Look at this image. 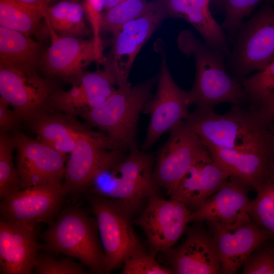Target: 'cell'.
<instances>
[{
  "label": "cell",
  "mask_w": 274,
  "mask_h": 274,
  "mask_svg": "<svg viewBox=\"0 0 274 274\" xmlns=\"http://www.w3.org/2000/svg\"><path fill=\"white\" fill-rule=\"evenodd\" d=\"M241 83L250 101L256 107L274 90V61L263 71L243 80Z\"/></svg>",
  "instance_id": "32"
},
{
  "label": "cell",
  "mask_w": 274,
  "mask_h": 274,
  "mask_svg": "<svg viewBox=\"0 0 274 274\" xmlns=\"http://www.w3.org/2000/svg\"><path fill=\"white\" fill-rule=\"evenodd\" d=\"M160 148L153 170L155 180L167 193L173 190L188 170L204 146L200 137L184 121L170 131Z\"/></svg>",
  "instance_id": "16"
},
{
  "label": "cell",
  "mask_w": 274,
  "mask_h": 274,
  "mask_svg": "<svg viewBox=\"0 0 274 274\" xmlns=\"http://www.w3.org/2000/svg\"><path fill=\"white\" fill-rule=\"evenodd\" d=\"M15 149L12 136L6 132L0 134V198L21 190L19 178L15 168L12 153Z\"/></svg>",
  "instance_id": "30"
},
{
  "label": "cell",
  "mask_w": 274,
  "mask_h": 274,
  "mask_svg": "<svg viewBox=\"0 0 274 274\" xmlns=\"http://www.w3.org/2000/svg\"><path fill=\"white\" fill-rule=\"evenodd\" d=\"M65 196L62 184H44L22 189L2 199L1 220L32 227L50 222Z\"/></svg>",
  "instance_id": "13"
},
{
  "label": "cell",
  "mask_w": 274,
  "mask_h": 274,
  "mask_svg": "<svg viewBox=\"0 0 274 274\" xmlns=\"http://www.w3.org/2000/svg\"><path fill=\"white\" fill-rule=\"evenodd\" d=\"M126 0H104V10L107 11Z\"/></svg>",
  "instance_id": "41"
},
{
  "label": "cell",
  "mask_w": 274,
  "mask_h": 274,
  "mask_svg": "<svg viewBox=\"0 0 274 274\" xmlns=\"http://www.w3.org/2000/svg\"><path fill=\"white\" fill-rule=\"evenodd\" d=\"M10 106L7 101L0 97L1 132L14 129L20 122L14 109H10Z\"/></svg>",
  "instance_id": "38"
},
{
  "label": "cell",
  "mask_w": 274,
  "mask_h": 274,
  "mask_svg": "<svg viewBox=\"0 0 274 274\" xmlns=\"http://www.w3.org/2000/svg\"><path fill=\"white\" fill-rule=\"evenodd\" d=\"M12 136L22 189L44 184H62L66 155L18 130H14Z\"/></svg>",
  "instance_id": "11"
},
{
  "label": "cell",
  "mask_w": 274,
  "mask_h": 274,
  "mask_svg": "<svg viewBox=\"0 0 274 274\" xmlns=\"http://www.w3.org/2000/svg\"><path fill=\"white\" fill-rule=\"evenodd\" d=\"M16 2L24 4L30 7L38 8L44 12H46L47 9L52 0H13Z\"/></svg>",
  "instance_id": "40"
},
{
  "label": "cell",
  "mask_w": 274,
  "mask_h": 274,
  "mask_svg": "<svg viewBox=\"0 0 274 274\" xmlns=\"http://www.w3.org/2000/svg\"><path fill=\"white\" fill-rule=\"evenodd\" d=\"M180 50L193 56L196 75L191 89L187 91L188 106L195 104L205 111L213 110L222 102L242 106L250 98L242 83L227 74L224 52L202 43L189 30H184L177 39Z\"/></svg>",
  "instance_id": "2"
},
{
  "label": "cell",
  "mask_w": 274,
  "mask_h": 274,
  "mask_svg": "<svg viewBox=\"0 0 274 274\" xmlns=\"http://www.w3.org/2000/svg\"><path fill=\"white\" fill-rule=\"evenodd\" d=\"M273 3H274V0H273V2H272Z\"/></svg>",
  "instance_id": "44"
},
{
  "label": "cell",
  "mask_w": 274,
  "mask_h": 274,
  "mask_svg": "<svg viewBox=\"0 0 274 274\" xmlns=\"http://www.w3.org/2000/svg\"><path fill=\"white\" fill-rule=\"evenodd\" d=\"M206 222L215 241L224 274L236 273L249 256L274 235L251 219L234 226Z\"/></svg>",
  "instance_id": "17"
},
{
  "label": "cell",
  "mask_w": 274,
  "mask_h": 274,
  "mask_svg": "<svg viewBox=\"0 0 274 274\" xmlns=\"http://www.w3.org/2000/svg\"><path fill=\"white\" fill-rule=\"evenodd\" d=\"M155 80L118 87L102 105L80 114L88 124L106 133L123 149L136 145L139 115L151 98Z\"/></svg>",
  "instance_id": "4"
},
{
  "label": "cell",
  "mask_w": 274,
  "mask_h": 274,
  "mask_svg": "<svg viewBox=\"0 0 274 274\" xmlns=\"http://www.w3.org/2000/svg\"><path fill=\"white\" fill-rule=\"evenodd\" d=\"M45 13L13 0H0V26L28 37L38 35Z\"/></svg>",
  "instance_id": "28"
},
{
  "label": "cell",
  "mask_w": 274,
  "mask_h": 274,
  "mask_svg": "<svg viewBox=\"0 0 274 274\" xmlns=\"http://www.w3.org/2000/svg\"><path fill=\"white\" fill-rule=\"evenodd\" d=\"M51 44L42 55L39 66L50 78L71 84L92 62H97L93 39L58 36L45 20Z\"/></svg>",
  "instance_id": "15"
},
{
  "label": "cell",
  "mask_w": 274,
  "mask_h": 274,
  "mask_svg": "<svg viewBox=\"0 0 274 274\" xmlns=\"http://www.w3.org/2000/svg\"><path fill=\"white\" fill-rule=\"evenodd\" d=\"M87 198L97 224L105 254V272H110L127 258L144 250L130 217L112 200L92 193Z\"/></svg>",
  "instance_id": "8"
},
{
  "label": "cell",
  "mask_w": 274,
  "mask_h": 274,
  "mask_svg": "<svg viewBox=\"0 0 274 274\" xmlns=\"http://www.w3.org/2000/svg\"><path fill=\"white\" fill-rule=\"evenodd\" d=\"M40 43L20 32L0 26V65L37 68Z\"/></svg>",
  "instance_id": "26"
},
{
  "label": "cell",
  "mask_w": 274,
  "mask_h": 274,
  "mask_svg": "<svg viewBox=\"0 0 274 274\" xmlns=\"http://www.w3.org/2000/svg\"><path fill=\"white\" fill-rule=\"evenodd\" d=\"M270 178L273 183H274V162L272 164L270 168Z\"/></svg>",
  "instance_id": "42"
},
{
  "label": "cell",
  "mask_w": 274,
  "mask_h": 274,
  "mask_svg": "<svg viewBox=\"0 0 274 274\" xmlns=\"http://www.w3.org/2000/svg\"><path fill=\"white\" fill-rule=\"evenodd\" d=\"M55 89L37 68L0 65L1 97L12 107L20 121H27L41 110Z\"/></svg>",
  "instance_id": "14"
},
{
  "label": "cell",
  "mask_w": 274,
  "mask_h": 274,
  "mask_svg": "<svg viewBox=\"0 0 274 274\" xmlns=\"http://www.w3.org/2000/svg\"><path fill=\"white\" fill-rule=\"evenodd\" d=\"M165 18H182L199 32L208 46L227 54V38L222 26L213 17L211 0H158Z\"/></svg>",
  "instance_id": "24"
},
{
  "label": "cell",
  "mask_w": 274,
  "mask_h": 274,
  "mask_svg": "<svg viewBox=\"0 0 274 274\" xmlns=\"http://www.w3.org/2000/svg\"><path fill=\"white\" fill-rule=\"evenodd\" d=\"M122 149L105 132L88 127L81 131L65 163L62 184L64 195L87 189L99 171L123 158Z\"/></svg>",
  "instance_id": "6"
},
{
  "label": "cell",
  "mask_w": 274,
  "mask_h": 274,
  "mask_svg": "<svg viewBox=\"0 0 274 274\" xmlns=\"http://www.w3.org/2000/svg\"><path fill=\"white\" fill-rule=\"evenodd\" d=\"M81 3L85 18L91 28L97 58L96 63L101 64L104 57L100 35L104 0H82Z\"/></svg>",
  "instance_id": "36"
},
{
  "label": "cell",
  "mask_w": 274,
  "mask_h": 274,
  "mask_svg": "<svg viewBox=\"0 0 274 274\" xmlns=\"http://www.w3.org/2000/svg\"><path fill=\"white\" fill-rule=\"evenodd\" d=\"M85 18L80 0H63L49 6L44 19L58 36L83 39L92 33Z\"/></svg>",
  "instance_id": "27"
},
{
  "label": "cell",
  "mask_w": 274,
  "mask_h": 274,
  "mask_svg": "<svg viewBox=\"0 0 274 274\" xmlns=\"http://www.w3.org/2000/svg\"><path fill=\"white\" fill-rule=\"evenodd\" d=\"M262 119L270 126L274 124V90L256 106Z\"/></svg>",
  "instance_id": "39"
},
{
  "label": "cell",
  "mask_w": 274,
  "mask_h": 274,
  "mask_svg": "<svg viewBox=\"0 0 274 274\" xmlns=\"http://www.w3.org/2000/svg\"><path fill=\"white\" fill-rule=\"evenodd\" d=\"M156 254H150L144 250L127 258L123 262L122 273L123 274H170L172 269L161 265L156 259Z\"/></svg>",
  "instance_id": "33"
},
{
  "label": "cell",
  "mask_w": 274,
  "mask_h": 274,
  "mask_svg": "<svg viewBox=\"0 0 274 274\" xmlns=\"http://www.w3.org/2000/svg\"><path fill=\"white\" fill-rule=\"evenodd\" d=\"M164 253L174 273H222L215 241L210 231L202 227H192L181 245Z\"/></svg>",
  "instance_id": "20"
},
{
  "label": "cell",
  "mask_w": 274,
  "mask_h": 274,
  "mask_svg": "<svg viewBox=\"0 0 274 274\" xmlns=\"http://www.w3.org/2000/svg\"><path fill=\"white\" fill-rule=\"evenodd\" d=\"M106 69L85 71L67 90H54L42 109L73 116L104 104L116 90Z\"/></svg>",
  "instance_id": "18"
},
{
  "label": "cell",
  "mask_w": 274,
  "mask_h": 274,
  "mask_svg": "<svg viewBox=\"0 0 274 274\" xmlns=\"http://www.w3.org/2000/svg\"><path fill=\"white\" fill-rule=\"evenodd\" d=\"M158 0L142 16L124 24L113 35L109 53L101 65L108 71L118 86L128 85L130 70L140 50L165 18Z\"/></svg>",
  "instance_id": "9"
},
{
  "label": "cell",
  "mask_w": 274,
  "mask_h": 274,
  "mask_svg": "<svg viewBox=\"0 0 274 274\" xmlns=\"http://www.w3.org/2000/svg\"><path fill=\"white\" fill-rule=\"evenodd\" d=\"M192 211L183 203L165 200L157 195L150 197L133 223L144 230L152 252H165L180 238L191 221Z\"/></svg>",
  "instance_id": "10"
},
{
  "label": "cell",
  "mask_w": 274,
  "mask_h": 274,
  "mask_svg": "<svg viewBox=\"0 0 274 274\" xmlns=\"http://www.w3.org/2000/svg\"><path fill=\"white\" fill-rule=\"evenodd\" d=\"M153 164L152 156L135 145L126 157L97 173L90 186L91 193L110 199L130 217L145 201L157 195Z\"/></svg>",
  "instance_id": "3"
},
{
  "label": "cell",
  "mask_w": 274,
  "mask_h": 274,
  "mask_svg": "<svg viewBox=\"0 0 274 274\" xmlns=\"http://www.w3.org/2000/svg\"><path fill=\"white\" fill-rule=\"evenodd\" d=\"M251 201L250 216L260 227L274 234V183L271 179L257 191Z\"/></svg>",
  "instance_id": "31"
},
{
  "label": "cell",
  "mask_w": 274,
  "mask_h": 274,
  "mask_svg": "<svg viewBox=\"0 0 274 274\" xmlns=\"http://www.w3.org/2000/svg\"><path fill=\"white\" fill-rule=\"evenodd\" d=\"M98 227L79 208H65L43 235L45 248L76 258L92 272H105V254Z\"/></svg>",
  "instance_id": "5"
},
{
  "label": "cell",
  "mask_w": 274,
  "mask_h": 274,
  "mask_svg": "<svg viewBox=\"0 0 274 274\" xmlns=\"http://www.w3.org/2000/svg\"><path fill=\"white\" fill-rule=\"evenodd\" d=\"M230 177L204 145L193 163L176 187L168 193L192 212L215 193Z\"/></svg>",
  "instance_id": "19"
},
{
  "label": "cell",
  "mask_w": 274,
  "mask_h": 274,
  "mask_svg": "<svg viewBox=\"0 0 274 274\" xmlns=\"http://www.w3.org/2000/svg\"><path fill=\"white\" fill-rule=\"evenodd\" d=\"M204 144L239 152H255L274 157V135L256 109L233 105L227 113L197 108L184 120Z\"/></svg>",
  "instance_id": "1"
},
{
  "label": "cell",
  "mask_w": 274,
  "mask_h": 274,
  "mask_svg": "<svg viewBox=\"0 0 274 274\" xmlns=\"http://www.w3.org/2000/svg\"><path fill=\"white\" fill-rule=\"evenodd\" d=\"M36 227L0 220L1 273H31L41 248Z\"/></svg>",
  "instance_id": "22"
},
{
  "label": "cell",
  "mask_w": 274,
  "mask_h": 274,
  "mask_svg": "<svg viewBox=\"0 0 274 274\" xmlns=\"http://www.w3.org/2000/svg\"><path fill=\"white\" fill-rule=\"evenodd\" d=\"M34 269L39 274H85L82 264L70 257L56 259L48 254H38Z\"/></svg>",
  "instance_id": "34"
},
{
  "label": "cell",
  "mask_w": 274,
  "mask_h": 274,
  "mask_svg": "<svg viewBox=\"0 0 274 274\" xmlns=\"http://www.w3.org/2000/svg\"><path fill=\"white\" fill-rule=\"evenodd\" d=\"M203 144L214 160L233 178L256 191L271 179L274 157L255 152L224 150Z\"/></svg>",
  "instance_id": "23"
},
{
  "label": "cell",
  "mask_w": 274,
  "mask_h": 274,
  "mask_svg": "<svg viewBox=\"0 0 274 274\" xmlns=\"http://www.w3.org/2000/svg\"><path fill=\"white\" fill-rule=\"evenodd\" d=\"M243 274H274V250L257 251L243 265Z\"/></svg>",
  "instance_id": "37"
},
{
  "label": "cell",
  "mask_w": 274,
  "mask_h": 274,
  "mask_svg": "<svg viewBox=\"0 0 274 274\" xmlns=\"http://www.w3.org/2000/svg\"><path fill=\"white\" fill-rule=\"evenodd\" d=\"M27 122L37 141L64 155L71 153L78 134L87 127L75 116L43 109Z\"/></svg>",
  "instance_id": "25"
},
{
  "label": "cell",
  "mask_w": 274,
  "mask_h": 274,
  "mask_svg": "<svg viewBox=\"0 0 274 274\" xmlns=\"http://www.w3.org/2000/svg\"><path fill=\"white\" fill-rule=\"evenodd\" d=\"M156 1L126 0L103 13L101 33H112L124 24L146 14L155 5Z\"/></svg>",
  "instance_id": "29"
},
{
  "label": "cell",
  "mask_w": 274,
  "mask_h": 274,
  "mask_svg": "<svg viewBox=\"0 0 274 274\" xmlns=\"http://www.w3.org/2000/svg\"><path fill=\"white\" fill-rule=\"evenodd\" d=\"M237 31L230 62L238 76L261 72L274 61V8L269 1Z\"/></svg>",
  "instance_id": "7"
},
{
  "label": "cell",
  "mask_w": 274,
  "mask_h": 274,
  "mask_svg": "<svg viewBox=\"0 0 274 274\" xmlns=\"http://www.w3.org/2000/svg\"><path fill=\"white\" fill-rule=\"evenodd\" d=\"M248 188L229 177L215 193L192 212L191 221L216 222L234 226L251 220V201Z\"/></svg>",
  "instance_id": "21"
},
{
  "label": "cell",
  "mask_w": 274,
  "mask_h": 274,
  "mask_svg": "<svg viewBox=\"0 0 274 274\" xmlns=\"http://www.w3.org/2000/svg\"><path fill=\"white\" fill-rule=\"evenodd\" d=\"M270 129L273 135H274V124L271 125L270 126Z\"/></svg>",
  "instance_id": "43"
},
{
  "label": "cell",
  "mask_w": 274,
  "mask_h": 274,
  "mask_svg": "<svg viewBox=\"0 0 274 274\" xmlns=\"http://www.w3.org/2000/svg\"><path fill=\"white\" fill-rule=\"evenodd\" d=\"M263 0H224L225 17L223 29L232 35L237 31L243 19L250 15Z\"/></svg>",
  "instance_id": "35"
},
{
  "label": "cell",
  "mask_w": 274,
  "mask_h": 274,
  "mask_svg": "<svg viewBox=\"0 0 274 274\" xmlns=\"http://www.w3.org/2000/svg\"><path fill=\"white\" fill-rule=\"evenodd\" d=\"M161 70L155 95L145 105L143 111L150 120L143 150L151 147L164 133L185 120L189 115L187 91L180 89L169 72L165 55L162 54Z\"/></svg>",
  "instance_id": "12"
}]
</instances>
